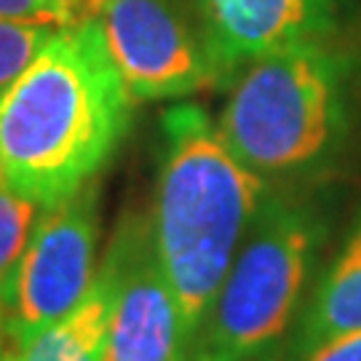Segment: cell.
Here are the masks:
<instances>
[{"label": "cell", "instance_id": "6da1fadb", "mask_svg": "<svg viewBox=\"0 0 361 361\" xmlns=\"http://www.w3.org/2000/svg\"><path fill=\"white\" fill-rule=\"evenodd\" d=\"M134 102L97 19L56 27L0 97V182L43 209L73 198L116 155Z\"/></svg>", "mask_w": 361, "mask_h": 361}, {"label": "cell", "instance_id": "7a4b0ae2", "mask_svg": "<svg viewBox=\"0 0 361 361\" xmlns=\"http://www.w3.org/2000/svg\"><path fill=\"white\" fill-rule=\"evenodd\" d=\"M268 193V180L233 153L201 107L180 104L164 116L147 219L190 345Z\"/></svg>", "mask_w": 361, "mask_h": 361}, {"label": "cell", "instance_id": "3957f363", "mask_svg": "<svg viewBox=\"0 0 361 361\" xmlns=\"http://www.w3.org/2000/svg\"><path fill=\"white\" fill-rule=\"evenodd\" d=\"M345 126L340 59L326 40L273 51L235 78L217 129L259 177H289L324 164Z\"/></svg>", "mask_w": 361, "mask_h": 361}, {"label": "cell", "instance_id": "277c9868", "mask_svg": "<svg viewBox=\"0 0 361 361\" xmlns=\"http://www.w3.org/2000/svg\"><path fill=\"white\" fill-rule=\"evenodd\" d=\"M324 238L316 207L268 193L201 322L190 361H252L295 322Z\"/></svg>", "mask_w": 361, "mask_h": 361}, {"label": "cell", "instance_id": "5b68a950", "mask_svg": "<svg viewBox=\"0 0 361 361\" xmlns=\"http://www.w3.org/2000/svg\"><path fill=\"white\" fill-rule=\"evenodd\" d=\"M99 190L97 182L40 212L3 305L6 348H19L62 322L97 281Z\"/></svg>", "mask_w": 361, "mask_h": 361}, {"label": "cell", "instance_id": "8992f818", "mask_svg": "<svg viewBox=\"0 0 361 361\" xmlns=\"http://www.w3.org/2000/svg\"><path fill=\"white\" fill-rule=\"evenodd\" d=\"M99 265L113 286L107 361H190V335L155 255L147 214L118 219Z\"/></svg>", "mask_w": 361, "mask_h": 361}, {"label": "cell", "instance_id": "52a82bcc", "mask_svg": "<svg viewBox=\"0 0 361 361\" xmlns=\"http://www.w3.org/2000/svg\"><path fill=\"white\" fill-rule=\"evenodd\" d=\"M89 16L134 99H180L219 83L204 38L171 0H89Z\"/></svg>", "mask_w": 361, "mask_h": 361}, {"label": "cell", "instance_id": "ba28073f", "mask_svg": "<svg viewBox=\"0 0 361 361\" xmlns=\"http://www.w3.org/2000/svg\"><path fill=\"white\" fill-rule=\"evenodd\" d=\"M198 35L219 83L252 62L297 43L326 40L335 30V0H193Z\"/></svg>", "mask_w": 361, "mask_h": 361}, {"label": "cell", "instance_id": "9c48e42d", "mask_svg": "<svg viewBox=\"0 0 361 361\" xmlns=\"http://www.w3.org/2000/svg\"><path fill=\"white\" fill-rule=\"evenodd\" d=\"M361 332V214L300 313L286 361H305L337 337Z\"/></svg>", "mask_w": 361, "mask_h": 361}, {"label": "cell", "instance_id": "30bf717a", "mask_svg": "<svg viewBox=\"0 0 361 361\" xmlns=\"http://www.w3.org/2000/svg\"><path fill=\"white\" fill-rule=\"evenodd\" d=\"M113 308L110 276L99 265L97 281L70 316L19 348H6L3 361H107V324Z\"/></svg>", "mask_w": 361, "mask_h": 361}, {"label": "cell", "instance_id": "8fae6325", "mask_svg": "<svg viewBox=\"0 0 361 361\" xmlns=\"http://www.w3.org/2000/svg\"><path fill=\"white\" fill-rule=\"evenodd\" d=\"M40 212L43 207L25 195L13 193L11 188L0 182V313L6 305L13 271L22 259V252L32 235Z\"/></svg>", "mask_w": 361, "mask_h": 361}, {"label": "cell", "instance_id": "7c38bea8", "mask_svg": "<svg viewBox=\"0 0 361 361\" xmlns=\"http://www.w3.org/2000/svg\"><path fill=\"white\" fill-rule=\"evenodd\" d=\"M54 32L56 27L51 25L0 19V97L32 65V59L38 56Z\"/></svg>", "mask_w": 361, "mask_h": 361}, {"label": "cell", "instance_id": "4fadbf2b", "mask_svg": "<svg viewBox=\"0 0 361 361\" xmlns=\"http://www.w3.org/2000/svg\"><path fill=\"white\" fill-rule=\"evenodd\" d=\"M0 19L65 27L75 22L73 0H0Z\"/></svg>", "mask_w": 361, "mask_h": 361}, {"label": "cell", "instance_id": "5bb4252c", "mask_svg": "<svg viewBox=\"0 0 361 361\" xmlns=\"http://www.w3.org/2000/svg\"><path fill=\"white\" fill-rule=\"evenodd\" d=\"M305 361H361V332H350L326 343Z\"/></svg>", "mask_w": 361, "mask_h": 361}, {"label": "cell", "instance_id": "9a60e30c", "mask_svg": "<svg viewBox=\"0 0 361 361\" xmlns=\"http://www.w3.org/2000/svg\"><path fill=\"white\" fill-rule=\"evenodd\" d=\"M3 353H6V332H3V313H0V361H3Z\"/></svg>", "mask_w": 361, "mask_h": 361}]
</instances>
